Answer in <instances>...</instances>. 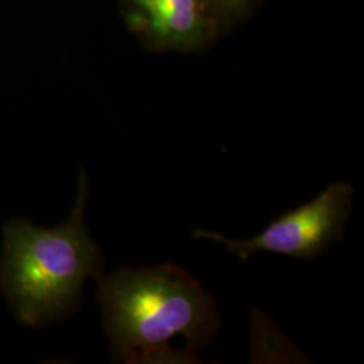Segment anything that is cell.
<instances>
[{
    "label": "cell",
    "mask_w": 364,
    "mask_h": 364,
    "mask_svg": "<svg viewBox=\"0 0 364 364\" xmlns=\"http://www.w3.org/2000/svg\"><path fill=\"white\" fill-rule=\"evenodd\" d=\"M99 304L115 356L126 363H185L178 340L196 360L219 328L215 299L181 267H123L100 279Z\"/></svg>",
    "instance_id": "obj_1"
},
{
    "label": "cell",
    "mask_w": 364,
    "mask_h": 364,
    "mask_svg": "<svg viewBox=\"0 0 364 364\" xmlns=\"http://www.w3.org/2000/svg\"><path fill=\"white\" fill-rule=\"evenodd\" d=\"M131 30L154 50H196L216 25L207 0H123Z\"/></svg>",
    "instance_id": "obj_4"
},
{
    "label": "cell",
    "mask_w": 364,
    "mask_h": 364,
    "mask_svg": "<svg viewBox=\"0 0 364 364\" xmlns=\"http://www.w3.org/2000/svg\"><path fill=\"white\" fill-rule=\"evenodd\" d=\"M352 196L350 183L332 182L312 201L279 216L251 239L236 240L205 230H197L193 235L220 242L243 260L259 251L312 259L343 236L351 212Z\"/></svg>",
    "instance_id": "obj_3"
},
{
    "label": "cell",
    "mask_w": 364,
    "mask_h": 364,
    "mask_svg": "<svg viewBox=\"0 0 364 364\" xmlns=\"http://www.w3.org/2000/svg\"><path fill=\"white\" fill-rule=\"evenodd\" d=\"M251 0H207L209 14L218 26L220 21H230L239 16L248 7Z\"/></svg>",
    "instance_id": "obj_5"
},
{
    "label": "cell",
    "mask_w": 364,
    "mask_h": 364,
    "mask_svg": "<svg viewBox=\"0 0 364 364\" xmlns=\"http://www.w3.org/2000/svg\"><path fill=\"white\" fill-rule=\"evenodd\" d=\"M85 195L81 173L77 201L66 223L41 228L15 219L4 227L0 287L26 326H41L69 312L84 281L99 273L100 251L84 224Z\"/></svg>",
    "instance_id": "obj_2"
}]
</instances>
